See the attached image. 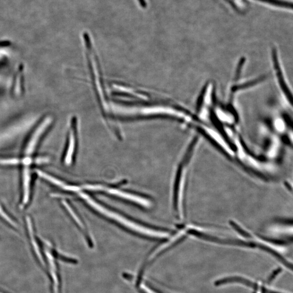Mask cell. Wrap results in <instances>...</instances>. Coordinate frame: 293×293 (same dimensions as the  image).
I'll use <instances>...</instances> for the list:
<instances>
[{
    "mask_svg": "<svg viewBox=\"0 0 293 293\" xmlns=\"http://www.w3.org/2000/svg\"><path fill=\"white\" fill-rule=\"evenodd\" d=\"M108 192L112 194H114L124 198L125 199L134 201L138 204H141L143 206H148L150 205V202L146 200L143 199L139 197L134 195L129 194L124 192L117 190V189H110Z\"/></svg>",
    "mask_w": 293,
    "mask_h": 293,
    "instance_id": "3957f363",
    "label": "cell"
},
{
    "mask_svg": "<svg viewBox=\"0 0 293 293\" xmlns=\"http://www.w3.org/2000/svg\"><path fill=\"white\" fill-rule=\"evenodd\" d=\"M28 171L25 172L23 179L24 196L23 203H28L29 198L30 177Z\"/></svg>",
    "mask_w": 293,
    "mask_h": 293,
    "instance_id": "277c9868",
    "label": "cell"
},
{
    "mask_svg": "<svg viewBox=\"0 0 293 293\" xmlns=\"http://www.w3.org/2000/svg\"><path fill=\"white\" fill-rule=\"evenodd\" d=\"M138 1H139L140 6L143 8H145L146 6H148L145 0H138Z\"/></svg>",
    "mask_w": 293,
    "mask_h": 293,
    "instance_id": "8992f818",
    "label": "cell"
},
{
    "mask_svg": "<svg viewBox=\"0 0 293 293\" xmlns=\"http://www.w3.org/2000/svg\"><path fill=\"white\" fill-rule=\"evenodd\" d=\"M38 174L39 175V176H40L42 178H44L48 180V181H50V182L56 184V185L59 186L60 187H63L64 186V183H63L61 182H60L59 180L56 179V178L52 177L47 175V174L43 173V172H42L41 171H38Z\"/></svg>",
    "mask_w": 293,
    "mask_h": 293,
    "instance_id": "5b68a950",
    "label": "cell"
},
{
    "mask_svg": "<svg viewBox=\"0 0 293 293\" xmlns=\"http://www.w3.org/2000/svg\"><path fill=\"white\" fill-rule=\"evenodd\" d=\"M54 119L51 116H46L43 117L38 123L36 128L34 129L33 134L30 139L26 153L31 154L33 152L40 137L44 134L47 129L53 124Z\"/></svg>",
    "mask_w": 293,
    "mask_h": 293,
    "instance_id": "7a4b0ae2",
    "label": "cell"
},
{
    "mask_svg": "<svg viewBox=\"0 0 293 293\" xmlns=\"http://www.w3.org/2000/svg\"><path fill=\"white\" fill-rule=\"evenodd\" d=\"M80 195L84 200L87 201L93 207V208L97 210L99 212L107 215L108 217L113 218L123 224V225H125L127 227H129L131 229L139 232V233L142 234L144 235L151 236L152 237L160 238H166L168 236V234L166 233V232L146 229L143 227L136 225L135 223L127 220V219L120 216L118 214L113 212L109 211L107 209L103 208V207L95 203V202L93 201L87 194L81 193Z\"/></svg>",
    "mask_w": 293,
    "mask_h": 293,
    "instance_id": "6da1fadb",
    "label": "cell"
}]
</instances>
